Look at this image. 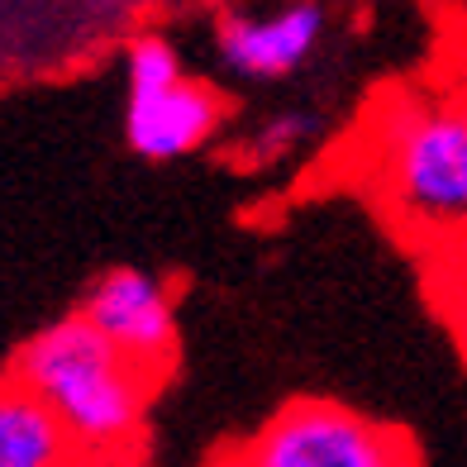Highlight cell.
Listing matches in <instances>:
<instances>
[{"label": "cell", "mask_w": 467, "mask_h": 467, "mask_svg": "<svg viewBox=\"0 0 467 467\" xmlns=\"http://www.w3.org/2000/svg\"><path fill=\"white\" fill-rule=\"evenodd\" d=\"M10 377L57 415L87 462H119L130 453L153 396V377L105 344L77 310L38 329L19 348Z\"/></svg>", "instance_id": "obj_1"}, {"label": "cell", "mask_w": 467, "mask_h": 467, "mask_svg": "<svg viewBox=\"0 0 467 467\" xmlns=\"http://www.w3.org/2000/svg\"><path fill=\"white\" fill-rule=\"evenodd\" d=\"M381 196L410 229H467V105L400 100L377 124Z\"/></svg>", "instance_id": "obj_2"}, {"label": "cell", "mask_w": 467, "mask_h": 467, "mask_svg": "<svg viewBox=\"0 0 467 467\" xmlns=\"http://www.w3.org/2000/svg\"><path fill=\"white\" fill-rule=\"evenodd\" d=\"M229 467H415L396 424L338 400H291L253 434Z\"/></svg>", "instance_id": "obj_3"}, {"label": "cell", "mask_w": 467, "mask_h": 467, "mask_svg": "<svg viewBox=\"0 0 467 467\" xmlns=\"http://www.w3.org/2000/svg\"><path fill=\"white\" fill-rule=\"evenodd\" d=\"M77 315L87 320L105 344H115L139 372L162 377L177 348V315L167 286L143 267H110L87 286Z\"/></svg>", "instance_id": "obj_4"}, {"label": "cell", "mask_w": 467, "mask_h": 467, "mask_svg": "<svg viewBox=\"0 0 467 467\" xmlns=\"http://www.w3.org/2000/svg\"><path fill=\"white\" fill-rule=\"evenodd\" d=\"M325 38V5L320 0H286L267 15L224 10L215 25V53L234 77L272 81L296 72Z\"/></svg>", "instance_id": "obj_5"}, {"label": "cell", "mask_w": 467, "mask_h": 467, "mask_svg": "<svg viewBox=\"0 0 467 467\" xmlns=\"http://www.w3.org/2000/svg\"><path fill=\"white\" fill-rule=\"evenodd\" d=\"M224 105L196 77H182L158 91L124 96V143L148 162L186 158L220 130Z\"/></svg>", "instance_id": "obj_6"}, {"label": "cell", "mask_w": 467, "mask_h": 467, "mask_svg": "<svg viewBox=\"0 0 467 467\" xmlns=\"http://www.w3.org/2000/svg\"><path fill=\"white\" fill-rule=\"evenodd\" d=\"M0 467H87L57 415L15 377L0 381Z\"/></svg>", "instance_id": "obj_7"}, {"label": "cell", "mask_w": 467, "mask_h": 467, "mask_svg": "<svg viewBox=\"0 0 467 467\" xmlns=\"http://www.w3.org/2000/svg\"><path fill=\"white\" fill-rule=\"evenodd\" d=\"M182 77H186V67H182L177 48L167 44L162 34H139V38H130V48H124V96L172 87V81H182Z\"/></svg>", "instance_id": "obj_8"}, {"label": "cell", "mask_w": 467, "mask_h": 467, "mask_svg": "<svg viewBox=\"0 0 467 467\" xmlns=\"http://www.w3.org/2000/svg\"><path fill=\"white\" fill-rule=\"evenodd\" d=\"M310 134H315V115H306V110H282V115H272V119H263L258 130H253V139L244 143V158H248V162H282V158H291Z\"/></svg>", "instance_id": "obj_9"}, {"label": "cell", "mask_w": 467, "mask_h": 467, "mask_svg": "<svg viewBox=\"0 0 467 467\" xmlns=\"http://www.w3.org/2000/svg\"><path fill=\"white\" fill-rule=\"evenodd\" d=\"M458 325H462V348H467V301L458 306Z\"/></svg>", "instance_id": "obj_10"}]
</instances>
